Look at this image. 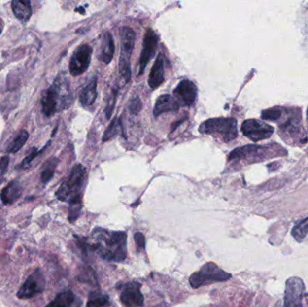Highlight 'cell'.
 I'll return each instance as SVG.
<instances>
[{
    "mask_svg": "<svg viewBox=\"0 0 308 307\" xmlns=\"http://www.w3.org/2000/svg\"><path fill=\"white\" fill-rule=\"evenodd\" d=\"M120 300L124 306L128 307L143 306L144 298L141 294V285L137 282H128L123 286Z\"/></svg>",
    "mask_w": 308,
    "mask_h": 307,
    "instance_id": "7c38bea8",
    "label": "cell"
},
{
    "mask_svg": "<svg viewBox=\"0 0 308 307\" xmlns=\"http://www.w3.org/2000/svg\"><path fill=\"white\" fill-rule=\"evenodd\" d=\"M39 153H40V151L37 148H32L31 151H29V153L26 155V158L24 159V161L20 164L22 169H26L31 164V162H33V160L35 159V157H37Z\"/></svg>",
    "mask_w": 308,
    "mask_h": 307,
    "instance_id": "83f0119b",
    "label": "cell"
},
{
    "mask_svg": "<svg viewBox=\"0 0 308 307\" xmlns=\"http://www.w3.org/2000/svg\"><path fill=\"white\" fill-rule=\"evenodd\" d=\"M135 241H136L137 250H145V237L141 233H136L135 234Z\"/></svg>",
    "mask_w": 308,
    "mask_h": 307,
    "instance_id": "f546056e",
    "label": "cell"
},
{
    "mask_svg": "<svg viewBox=\"0 0 308 307\" xmlns=\"http://www.w3.org/2000/svg\"><path fill=\"white\" fill-rule=\"evenodd\" d=\"M45 288V279L42 271L37 270L31 276H28L17 292V297L21 299H29L42 293Z\"/></svg>",
    "mask_w": 308,
    "mask_h": 307,
    "instance_id": "ba28073f",
    "label": "cell"
},
{
    "mask_svg": "<svg viewBox=\"0 0 308 307\" xmlns=\"http://www.w3.org/2000/svg\"><path fill=\"white\" fill-rule=\"evenodd\" d=\"M136 33L130 27H124L121 31V56L119 73L126 82L131 78L130 59L135 48Z\"/></svg>",
    "mask_w": 308,
    "mask_h": 307,
    "instance_id": "5b68a950",
    "label": "cell"
},
{
    "mask_svg": "<svg viewBox=\"0 0 308 307\" xmlns=\"http://www.w3.org/2000/svg\"><path fill=\"white\" fill-rule=\"evenodd\" d=\"M0 34H1V31H0Z\"/></svg>",
    "mask_w": 308,
    "mask_h": 307,
    "instance_id": "e575fe53",
    "label": "cell"
},
{
    "mask_svg": "<svg viewBox=\"0 0 308 307\" xmlns=\"http://www.w3.org/2000/svg\"><path fill=\"white\" fill-rule=\"evenodd\" d=\"M89 250L107 261L122 262L127 256V235L125 232L96 228L89 241Z\"/></svg>",
    "mask_w": 308,
    "mask_h": 307,
    "instance_id": "6da1fadb",
    "label": "cell"
},
{
    "mask_svg": "<svg viewBox=\"0 0 308 307\" xmlns=\"http://www.w3.org/2000/svg\"><path fill=\"white\" fill-rule=\"evenodd\" d=\"M267 150L265 146L247 145L244 147H240L235 149V151H232L229 155V161H235V160H255L259 159L260 156H266L263 151Z\"/></svg>",
    "mask_w": 308,
    "mask_h": 307,
    "instance_id": "4fadbf2b",
    "label": "cell"
},
{
    "mask_svg": "<svg viewBox=\"0 0 308 307\" xmlns=\"http://www.w3.org/2000/svg\"><path fill=\"white\" fill-rule=\"evenodd\" d=\"M28 136L29 135H28L27 131L22 130L18 134V136L15 138V140L12 141L9 145L7 146L6 151L10 152V153H15L16 151H19L22 147L25 145L26 141L28 139Z\"/></svg>",
    "mask_w": 308,
    "mask_h": 307,
    "instance_id": "cb8c5ba5",
    "label": "cell"
},
{
    "mask_svg": "<svg viewBox=\"0 0 308 307\" xmlns=\"http://www.w3.org/2000/svg\"><path fill=\"white\" fill-rule=\"evenodd\" d=\"M164 80V61L162 55L157 57L149 76V86L152 89L159 88Z\"/></svg>",
    "mask_w": 308,
    "mask_h": 307,
    "instance_id": "9a60e30c",
    "label": "cell"
},
{
    "mask_svg": "<svg viewBox=\"0 0 308 307\" xmlns=\"http://www.w3.org/2000/svg\"></svg>",
    "mask_w": 308,
    "mask_h": 307,
    "instance_id": "836d02e7",
    "label": "cell"
},
{
    "mask_svg": "<svg viewBox=\"0 0 308 307\" xmlns=\"http://www.w3.org/2000/svg\"><path fill=\"white\" fill-rule=\"evenodd\" d=\"M129 109H130L132 114L137 115L141 109V99L139 98L133 99L130 103V105H129Z\"/></svg>",
    "mask_w": 308,
    "mask_h": 307,
    "instance_id": "4dcf8cb0",
    "label": "cell"
},
{
    "mask_svg": "<svg viewBox=\"0 0 308 307\" xmlns=\"http://www.w3.org/2000/svg\"><path fill=\"white\" fill-rule=\"evenodd\" d=\"M63 81L56 79L52 87L42 95V112L47 117L56 114L59 110L63 108L64 105L67 104V96L63 95Z\"/></svg>",
    "mask_w": 308,
    "mask_h": 307,
    "instance_id": "8992f818",
    "label": "cell"
},
{
    "mask_svg": "<svg viewBox=\"0 0 308 307\" xmlns=\"http://www.w3.org/2000/svg\"><path fill=\"white\" fill-rule=\"evenodd\" d=\"M109 304V298L99 291L90 292L87 307H104Z\"/></svg>",
    "mask_w": 308,
    "mask_h": 307,
    "instance_id": "7402d4cb",
    "label": "cell"
},
{
    "mask_svg": "<svg viewBox=\"0 0 308 307\" xmlns=\"http://www.w3.org/2000/svg\"><path fill=\"white\" fill-rule=\"evenodd\" d=\"M75 299H76V297L72 291L67 290V291L59 294L57 297L54 298V300L52 303H50L48 306L54 307H71L75 303Z\"/></svg>",
    "mask_w": 308,
    "mask_h": 307,
    "instance_id": "ffe728a7",
    "label": "cell"
},
{
    "mask_svg": "<svg viewBox=\"0 0 308 307\" xmlns=\"http://www.w3.org/2000/svg\"><path fill=\"white\" fill-rule=\"evenodd\" d=\"M85 273L86 275H81V281L87 282V283H90V284H93L96 285L97 283V277H96V274H95L94 271L90 268V267H87L86 268V271Z\"/></svg>",
    "mask_w": 308,
    "mask_h": 307,
    "instance_id": "f1b7e54d",
    "label": "cell"
},
{
    "mask_svg": "<svg viewBox=\"0 0 308 307\" xmlns=\"http://www.w3.org/2000/svg\"><path fill=\"white\" fill-rule=\"evenodd\" d=\"M241 132L251 141H259L269 139L274 133V128L259 120L249 119L243 122Z\"/></svg>",
    "mask_w": 308,
    "mask_h": 307,
    "instance_id": "52a82bcc",
    "label": "cell"
},
{
    "mask_svg": "<svg viewBox=\"0 0 308 307\" xmlns=\"http://www.w3.org/2000/svg\"><path fill=\"white\" fill-rule=\"evenodd\" d=\"M116 96H117V92L115 91L114 94H113L112 99H110L109 103H108L107 106H106L105 115H106V118H107V119H109L110 116H111L112 113H113V110H114V107H115V102H116Z\"/></svg>",
    "mask_w": 308,
    "mask_h": 307,
    "instance_id": "1f68e13d",
    "label": "cell"
},
{
    "mask_svg": "<svg viewBox=\"0 0 308 307\" xmlns=\"http://www.w3.org/2000/svg\"><path fill=\"white\" fill-rule=\"evenodd\" d=\"M8 163H9V158H8V156H4L1 158V160H0V174L2 176L6 172Z\"/></svg>",
    "mask_w": 308,
    "mask_h": 307,
    "instance_id": "d6a6232c",
    "label": "cell"
},
{
    "mask_svg": "<svg viewBox=\"0 0 308 307\" xmlns=\"http://www.w3.org/2000/svg\"><path fill=\"white\" fill-rule=\"evenodd\" d=\"M114 52H115V43H114L113 36L107 32L104 34V37H103L100 60L103 63L108 64L113 59Z\"/></svg>",
    "mask_w": 308,
    "mask_h": 307,
    "instance_id": "d6986e66",
    "label": "cell"
},
{
    "mask_svg": "<svg viewBox=\"0 0 308 307\" xmlns=\"http://www.w3.org/2000/svg\"><path fill=\"white\" fill-rule=\"evenodd\" d=\"M308 234V218L305 219L301 223L294 227L292 235L298 241L302 240Z\"/></svg>",
    "mask_w": 308,
    "mask_h": 307,
    "instance_id": "d4e9b609",
    "label": "cell"
},
{
    "mask_svg": "<svg viewBox=\"0 0 308 307\" xmlns=\"http://www.w3.org/2000/svg\"><path fill=\"white\" fill-rule=\"evenodd\" d=\"M199 132L204 135H219L225 142L235 140L238 136L237 121L235 118H212L202 123Z\"/></svg>",
    "mask_w": 308,
    "mask_h": 307,
    "instance_id": "7a4b0ae2",
    "label": "cell"
},
{
    "mask_svg": "<svg viewBox=\"0 0 308 307\" xmlns=\"http://www.w3.org/2000/svg\"><path fill=\"white\" fill-rule=\"evenodd\" d=\"M173 94L179 106H191L197 99L198 89L191 80L184 79L179 82Z\"/></svg>",
    "mask_w": 308,
    "mask_h": 307,
    "instance_id": "30bf717a",
    "label": "cell"
},
{
    "mask_svg": "<svg viewBox=\"0 0 308 307\" xmlns=\"http://www.w3.org/2000/svg\"><path fill=\"white\" fill-rule=\"evenodd\" d=\"M69 203V209H68V221L70 223H73L78 218L79 214L81 213L82 209V199L81 196H78L77 198H73Z\"/></svg>",
    "mask_w": 308,
    "mask_h": 307,
    "instance_id": "603a6c76",
    "label": "cell"
},
{
    "mask_svg": "<svg viewBox=\"0 0 308 307\" xmlns=\"http://www.w3.org/2000/svg\"><path fill=\"white\" fill-rule=\"evenodd\" d=\"M281 115H282V110L280 108H271V109L263 111L261 114V117L262 119L277 122Z\"/></svg>",
    "mask_w": 308,
    "mask_h": 307,
    "instance_id": "4316f807",
    "label": "cell"
},
{
    "mask_svg": "<svg viewBox=\"0 0 308 307\" xmlns=\"http://www.w3.org/2000/svg\"><path fill=\"white\" fill-rule=\"evenodd\" d=\"M92 48L83 44L75 51L69 63V72L72 76H79L89 68L91 62Z\"/></svg>",
    "mask_w": 308,
    "mask_h": 307,
    "instance_id": "9c48e42d",
    "label": "cell"
},
{
    "mask_svg": "<svg viewBox=\"0 0 308 307\" xmlns=\"http://www.w3.org/2000/svg\"><path fill=\"white\" fill-rule=\"evenodd\" d=\"M22 187L17 180H14L5 187L0 195L1 200L4 205L15 203L21 197Z\"/></svg>",
    "mask_w": 308,
    "mask_h": 307,
    "instance_id": "2e32d148",
    "label": "cell"
},
{
    "mask_svg": "<svg viewBox=\"0 0 308 307\" xmlns=\"http://www.w3.org/2000/svg\"><path fill=\"white\" fill-rule=\"evenodd\" d=\"M119 125H120V122L115 117V119L111 122L109 126L106 128V130L104 132L103 139H102L103 141H109V140L113 139L114 137L117 136Z\"/></svg>",
    "mask_w": 308,
    "mask_h": 307,
    "instance_id": "484cf974",
    "label": "cell"
},
{
    "mask_svg": "<svg viewBox=\"0 0 308 307\" xmlns=\"http://www.w3.org/2000/svg\"><path fill=\"white\" fill-rule=\"evenodd\" d=\"M179 108L177 100L171 95H162L156 100V103L153 109V115L158 117L160 115L168 112H176Z\"/></svg>",
    "mask_w": 308,
    "mask_h": 307,
    "instance_id": "5bb4252c",
    "label": "cell"
},
{
    "mask_svg": "<svg viewBox=\"0 0 308 307\" xmlns=\"http://www.w3.org/2000/svg\"><path fill=\"white\" fill-rule=\"evenodd\" d=\"M97 78H93L82 90L79 101L84 107H89L94 104L97 99Z\"/></svg>",
    "mask_w": 308,
    "mask_h": 307,
    "instance_id": "ac0fdd59",
    "label": "cell"
},
{
    "mask_svg": "<svg viewBox=\"0 0 308 307\" xmlns=\"http://www.w3.org/2000/svg\"><path fill=\"white\" fill-rule=\"evenodd\" d=\"M86 177V169L81 164H77L74 166L68 179L62 184L56 192L58 199L64 202H69L73 198L80 196L79 193L83 188Z\"/></svg>",
    "mask_w": 308,
    "mask_h": 307,
    "instance_id": "3957f363",
    "label": "cell"
},
{
    "mask_svg": "<svg viewBox=\"0 0 308 307\" xmlns=\"http://www.w3.org/2000/svg\"><path fill=\"white\" fill-rule=\"evenodd\" d=\"M231 276V274L220 269L214 262H208L190 276L189 284L193 288H199L200 286H207L215 282L229 280Z\"/></svg>",
    "mask_w": 308,
    "mask_h": 307,
    "instance_id": "277c9868",
    "label": "cell"
},
{
    "mask_svg": "<svg viewBox=\"0 0 308 307\" xmlns=\"http://www.w3.org/2000/svg\"><path fill=\"white\" fill-rule=\"evenodd\" d=\"M158 36L152 29H148L142 43V50H141V56H140V65H139V73L138 75H141L144 69L146 68L147 64L153 57L157 45H158Z\"/></svg>",
    "mask_w": 308,
    "mask_h": 307,
    "instance_id": "8fae6325",
    "label": "cell"
},
{
    "mask_svg": "<svg viewBox=\"0 0 308 307\" xmlns=\"http://www.w3.org/2000/svg\"><path fill=\"white\" fill-rule=\"evenodd\" d=\"M12 8L15 16L19 21L26 23L30 19L32 15L30 0H13Z\"/></svg>",
    "mask_w": 308,
    "mask_h": 307,
    "instance_id": "e0dca14e",
    "label": "cell"
},
{
    "mask_svg": "<svg viewBox=\"0 0 308 307\" xmlns=\"http://www.w3.org/2000/svg\"><path fill=\"white\" fill-rule=\"evenodd\" d=\"M57 164L58 160L56 158H52L45 162V164L42 167V171L41 174V179L43 184H47L52 180Z\"/></svg>",
    "mask_w": 308,
    "mask_h": 307,
    "instance_id": "44dd1931",
    "label": "cell"
}]
</instances>
